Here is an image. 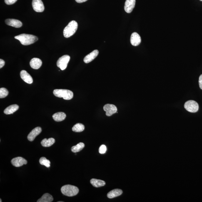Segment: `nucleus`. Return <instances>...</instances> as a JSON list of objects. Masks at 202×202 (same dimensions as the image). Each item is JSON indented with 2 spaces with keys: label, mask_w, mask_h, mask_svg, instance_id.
I'll return each mask as SVG.
<instances>
[{
  "label": "nucleus",
  "mask_w": 202,
  "mask_h": 202,
  "mask_svg": "<svg viewBox=\"0 0 202 202\" xmlns=\"http://www.w3.org/2000/svg\"><path fill=\"white\" fill-rule=\"evenodd\" d=\"M130 42L133 46H138L141 42V36L137 33H133L131 34V38H130Z\"/></svg>",
  "instance_id": "nucleus-11"
},
{
  "label": "nucleus",
  "mask_w": 202,
  "mask_h": 202,
  "mask_svg": "<svg viewBox=\"0 0 202 202\" xmlns=\"http://www.w3.org/2000/svg\"><path fill=\"white\" fill-rule=\"evenodd\" d=\"M42 129L40 127H37L35 128L28 135V139L29 141H34L36 137L41 133Z\"/></svg>",
  "instance_id": "nucleus-10"
},
{
  "label": "nucleus",
  "mask_w": 202,
  "mask_h": 202,
  "mask_svg": "<svg viewBox=\"0 0 202 202\" xmlns=\"http://www.w3.org/2000/svg\"><path fill=\"white\" fill-rule=\"evenodd\" d=\"M135 4L136 0H126L125 4V11L127 13H131L135 7Z\"/></svg>",
  "instance_id": "nucleus-12"
},
{
  "label": "nucleus",
  "mask_w": 202,
  "mask_h": 202,
  "mask_svg": "<svg viewBox=\"0 0 202 202\" xmlns=\"http://www.w3.org/2000/svg\"><path fill=\"white\" fill-rule=\"evenodd\" d=\"M55 142V140L54 138H50L47 139L44 138L41 142V145L44 147H49L54 144Z\"/></svg>",
  "instance_id": "nucleus-21"
},
{
  "label": "nucleus",
  "mask_w": 202,
  "mask_h": 202,
  "mask_svg": "<svg viewBox=\"0 0 202 202\" xmlns=\"http://www.w3.org/2000/svg\"><path fill=\"white\" fill-rule=\"evenodd\" d=\"M85 145L83 143H79L76 146H73L71 148V151L74 153L78 152L81 151L84 148Z\"/></svg>",
  "instance_id": "nucleus-24"
},
{
  "label": "nucleus",
  "mask_w": 202,
  "mask_h": 202,
  "mask_svg": "<svg viewBox=\"0 0 202 202\" xmlns=\"http://www.w3.org/2000/svg\"><path fill=\"white\" fill-rule=\"evenodd\" d=\"M19 108V106L17 105H13L8 107L5 109L4 113L6 115L13 114L17 111Z\"/></svg>",
  "instance_id": "nucleus-18"
},
{
  "label": "nucleus",
  "mask_w": 202,
  "mask_h": 202,
  "mask_svg": "<svg viewBox=\"0 0 202 202\" xmlns=\"http://www.w3.org/2000/svg\"><path fill=\"white\" fill-rule=\"evenodd\" d=\"M30 66L33 69H38L42 65V61L41 59L37 58H34L31 60L30 62Z\"/></svg>",
  "instance_id": "nucleus-16"
},
{
  "label": "nucleus",
  "mask_w": 202,
  "mask_h": 202,
  "mask_svg": "<svg viewBox=\"0 0 202 202\" xmlns=\"http://www.w3.org/2000/svg\"><path fill=\"white\" fill-rule=\"evenodd\" d=\"M53 94L57 97L63 98L66 100L72 99L73 97V93L69 90L66 89H56L53 91Z\"/></svg>",
  "instance_id": "nucleus-4"
},
{
  "label": "nucleus",
  "mask_w": 202,
  "mask_h": 202,
  "mask_svg": "<svg viewBox=\"0 0 202 202\" xmlns=\"http://www.w3.org/2000/svg\"><path fill=\"white\" fill-rule=\"evenodd\" d=\"M1 200V201H0V202H2V200H1H1Z\"/></svg>",
  "instance_id": "nucleus-32"
},
{
  "label": "nucleus",
  "mask_w": 202,
  "mask_h": 202,
  "mask_svg": "<svg viewBox=\"0 0 202 202\" xmlns=\"http://www.w3.org/2000/svg\"><path fill=\"white\" fill-rule=\"evenodd\" d=\"M16 39L19 40L22 44L24 46L33 44L38 41L37 37L32 35L22 34L15 37Z\"/></svg>",
  "instance_id": "nucleus-1"
},
{
  "label": "nucleus",
  "mask_w": 202,
  "mask_h": 202,
  "mask_svg": "<svg viewBox=\"0 0 202 202\" xmlns=\"http://www.w3.org/2000/svg\"><path fill=\"white\" fill-rule=\"evenodd\" d=\"M199 84L200 87L202 90V75L200 76L199 79Z\"/></svg>",
  "instance_id": "nucleus-29"
},
{
  "label": "nucleus",
  "mask_w": 202,
  "mask_h": 202,
  "mask_svg": "<svg viewBox=\"0 0 202 202\" xmlns=\"http://www.w3.org/2000/svg\"><path fill=\"white\" fill-rule=\"evenodd\" d=\"M53 200L52 196L49 193H45L41 198L37 201V202H51Z\"/></svg>",
  "instance_id": "nucleus-22"
},
{
  "label": "nucleus",
  "mask_w": 202,
  "mask_h": 202,
  "mask_svg": "<svg viewBox=\"0 0 202 202\" xmlns=\"http://www.w3.org/2000/svg\"><path fill=\"white\" fill-rule=\"evenodd\" d=\"M184 107L187 111L191 113H195L198 111L199 105L196 102L193 101H189L186 102Z\"/></svg>",
  "instance_id": "nucleus-6"
},
{
  "label": "nucleus",
  "mask_w": 202,
  "mask_h": 202,
  "mask_svg": "<svg viewBox=\"0 0 202 202\" xmlns=\"http://www.w3.org/2000/svg\"><path fill=\"white\" fill-rule=\"evenodd\" d=\"M78 27V23L75 21L70 22L63 31V35L65 38H68L72 36L76 32Z\"/></svg>",
  "instance_id": "nucleus-2"
},
{
  "label": "nucleus",
  "mask_w": 202,
  "mask_h": 202,
  "mask_svg": "<svg viewBox=\"0 0 202 202\" xmlns=\"http://www.w3.org/2000/svg\"><path fill=\"white\" fill-rule=\"evenodd\" d=\"M32 5L33 9L37 12H42L44 10V6L41 0H33Z\"/></svg>",
  "instance_id": "nucleus-7"
},
{
  "label": "nucleus",
  "mask_w": 202,
  "mask_h": 202,
  "mask_svg": "<svg viewBox=\"0 0 202 202\" xmlns=\"http://www.w3.org/2000/svg\"><path fill=\"white\" fill-rule=\"evenodd\" d=\"M90 182L93 186L96 188L101 187L104 186L106 184V183L105 181H101V180L95 179V178L91 179Z\"/></svg>",
  "instance_id": "nucleus-20"
},
{
  "label": "nucleus",
  "mask_w": 202,
  "mask_h": 202,
  "mask_svg": "<svg viewBox=\"0 0 202 202\" xmlns=\"http://www.w3.org/2000/svg\"><path fill=\"white\" fill-rule=\"evenodd\" d=\"M122 190L116 189H113L112 190V191H110L109 193H108L107 196L108 198L110 199L113 198L120 196V195H122Z\"/></svg>",
  "instance_id": "nucleus-17"
},
{
  "label": "nucleus",
  "mask_w": 202,
  "mask_h": 202,
  "mask_svg": "<svg viewBox=\"0 0 202 202\" xmlns=\"http://www.w3.org/2000/svg\"><path fill=\"white\" fill-rule=\"evenodd\" d=\"M88 1V0H75L78 3H82Z\"/></svg>",
  "instance_id": "nucleus-31"
},
{
  "label": "nucleus",
  "mask_w": 202,
  "mask_h": 202,
  "mask_svg": "<svg viewBox=\"0 0 202 202\" xmlns=\"http://www.w3.org/2000/svg\"><path fill=\"white\" fill-rule=\"evenodd\" d=\"M11 163L13 166L16 167H20L23 166V165L26 164L28 161L24 158L21 157L13 158L11 160Z\"/></svg>",
  "instance_id": "nucleus-9"
},
{
  "label": "nucleus",
  "mask_w": 202,
  "mask_h": 202,
  "mask_svg": "<svg viewBox=\"0 0 202 202\" xmlns=\"http://www.w3.org/2000/svg\"><path fill=\"white\" fill-rule=\"evenodd\" d=\"M61 193L68 196H73L78 194L79 189L77 187L73 185H65L61 189Z\"/></svg>",
  "instance_id": "nucleus-3"
},
{
  "label": "nucleus",
  "mask_w": 202,
  "mask_h": 202,
  "mask_svg": "<svg viewBox=\"0 0 202 202\" xmlns=\"http://www.w3.org/2000/svg\"><path fill=\"white\" fill-rule=\"evenodd\" d=\"M103 109L106 112V116H111L117 111V108L115 105L109 104L105 105L103 107Z\"/></svg>",
  "instance_id": "nucleus-8"
},
{
  "label": "nucleus",
  "mask_w": 202,
  "mask_h": 202,
  "mask_svg": "<svg viewBox=\"0 0 202 202\" xmlns=\"http://www.w3.org/2000/svg\"><path fill=\"white\" fill-rule=\"evenodd\" d=\"M17 0H5L6 4L8 5H12L14 4Z\"/></svg>",
  "instance_id": "nucleus-28"
},
{
  "label": "nucleus",
  "mask_w": 202,
  "mask_h": 202,
  "mask_svg": "<svg viewBox=\"0 0 202 202\" xmlns=\"http://www.w3.org/2000/svg\"><path fill=\"white\" fill-rule=\"evenodd\" d=\"M5 64V61L4 60L0 59V68H2L4 67Z\"/></svg>",
  "instance_id": "nucleus-30"
},
{
  "label": "nucleus",
  "mask_w": 202,
  "mask_h": 202,
  "mask_svg": "<svg viewBox=\"0 0 202 202\" xmlns=\"http://www.w3.org/2000/svg\"><path fill=\"white\" fill-rule=\"evenodd\" d=\"M98 53H99V52H98V50H95L89 54L85 57L84 59H83V61L86 63L90 62L98 56Z\"/></svg>",
  "instance_id": "nucleus-15"
},
{
  "label": "nucleus",
  "mask_w": 202,
  "mask_h": 202,
  "mask_svg": "<svg viewBox=\"0 0 202 202\" xmlns=\"http://www.w3.org/2000/svg\"><path fill=\"white\" fill-rule=\"evenodd\" d=\"M70 58L71 57L70 56L67 55H64L60 57L57 63L58 67L62 71L66 69L70 61Z\"/></svg>",
  "instance_id": "nucleus-5"
},
{
  "label": "nucleus",
  "mask_w": 202,
  "mask_h": 202,
  "mask_svg": "<svg viewBox=\"0 0 202 202\" xmlns=\"http://www.w3.org/2000/svg\"><path fill=\"white\" fill-rule=\"evenodd\" d=\"M106 147L105 145H103L100 146L99 149V152L101 154H104V153H106Z\"/></svg>",
  "instance_id": "nucleus-27"
},
{
  "label": "nucleus",
  "mask_w": 202,
  "mask_h": 202,
  "mask_svg": "<svg viewBox=\"0 0 202 202\" xmlns=\"http://www.w3.org/2000/svg\"><path fill=\"white\" fill-rule=\"evenodd\" d=\"M21 78L22 79L27 83L31 84L33 82V80L31 77L27 72L24 70L21 71L20 73Z\"/></svg>",
  "instance_id": "nucleus-13"
},
{
  "label": "nucleus",
  "mask_w": 202,
  "mask_h": 202,
  "mask_svg": "<svg viewBox=\"0 0 202 202\" xmlns=\"http://www.w3.org/2000/svg\"><path fill=\"white\" fill-rule=\"evenodd\" d=\"M85 129L84 125L81 123H77L73 127L72 130L75 132H81Z\"/></svg>",
  "instance_id": "nucleus-23"
},
{
  "label": "nucleus",
  "mask_w": 202,
  "mask_h": 202,
  "mask_svg": "<svg viewBox=\"0 0 202 202\" xmlns=\"http://www.w3.org/2000/svg\"><path fill=\"white\" fill-rule=\"evenodd\" d=\"M66 114L62 112L55 113L53 115V118L55 121L61 122L64 120L66 118Z\"/></svg>",
  "instance_id": "nucleus-19"
},
{
  "label": "nucleus",
  "mask_w": 202,
  "mask_h": 202,
  "mask_svg": "<svg viewBox=\"0 0 202 202\" xmlns=\"http://www.w3.org/2000/svg\"><path fill=\"white\" fill-rule=\"evenodd\" d=\"M8 90L6 88H2L0 89V98L6 97L8 94Z\"/></svg>",
  "instance_id": "nucleus-26"
},
{
  "label": "nucleus",
  "mask_w": 202,
  "mask_h": 202,
  "mask_svg": "<svg viewBox=\"0 0 202 202\" xmlns=\"http://www.w3.org/2000/svg\"><path fill=\"white\" fill-rule=\"evenodd\" d=\"M39 163L42 165H43L46 167L49 168L50 167V161L44 157H42L39 160Z\"/></svg>",
  "instance_id": "nucleus-25"
},
{
  "label": "nucleus",
  "mask_w": 202,
  "mask_h": 202,
  "mask_svg": "<svg viewBox=\"0 0 202 202\" xmlns=\"http://www.w3.org/2000/svg\"><path fill=\"white\" fill-rule=\"evenodd\" d=\"M5 22L8 26L16 28H20L22 26V23L18 20L14 19H6Z\"/></svg>",
  "instance_id": "nucleus-14"
},
{
  "label": "nucleus",
  "mask_w": 202,
  "mask_h": 202,
  "mask_svg": "<svg viewBox=\"0 0 202 202\" xmlns=\"http://www.w3.org/2000/svg\"><path fill=\"white\" fill-rule=\"evenodd\" d=\"M200 1H202V0H200Z\"/></svg>",
  "instance_id": "nucleus-33"
}]
</instances>
